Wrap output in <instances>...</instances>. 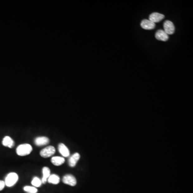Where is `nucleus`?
I'll use <instances>...</instances> for the list:
<instances>
[{"label": "nucleus", "mask_w": 193, "mask_h": 193, "mask_svg": "<svg viewBox=\"0 0 193 193\" xmlns=\"http://www.w3.org/2000/svg\"><path fill=\"white\" fill-rule=\"evenodd\" d=\"M32 151V147L29 144L19 145L16 149V153L18 156H25L30 154Z\"/></svg>", "instance_id": "1"}, {"label": "nucleus", "mask_w": 193, "mask_h": 193, "mask_svg": "<svg viewBox=\"0 0 193 193\" xmlns=\"http://www.w3.org/2000/svg\"><path fill=\"white\" fill-rule=\"evenodd\" d=\"M18 180V176L17 174L14 172L10 173L8 174V175L6 177L5 179V185L7 187H10L15 185L16 183L17 182Z\"/></svg>", "instance_id": "2"}, {"label": "nucleus", "mask_w": 193, "mask_h": 193, "mask_svg": "<svg viewBox=\"0 0 193 193\" xmlns=\"http://www.w3.org/2000/svg\"><path fill=\"white\" fill-rule=\"evenodd\" d=\"M55 153V149L53 146H48L41 151L40 154L43 158H48L52 156Z\"/></svg>", "instance_id": "3"}, {"label": "nucleus", "mask_w": 193, "mask_h": 193, "mask_svg": "<svg viewBox=\"0 0 193 193\" xmlns=\"http://www.w3.org/2000/svg\"><path fill=\"white\" fill-rule=\"evenodd\" d=\"M164 32L167 35H173L175 32V27L173 23L170 21H166L164 23Z\"/></svg>", "instance_id": "4"}, {"label": "nucleus", "mask_w": 193, "mask_h": 193, "mask_svg": "<svg viewBox=\"0 0 193 193\" xmlns=\"http://www.w3.org/2000/svg\"><path fill=\"white\" fill-rule=\"evenodd\" d=\"M62 181L64 184H67L71 186H75L77 183V181L74 176L72 174H67L64 176Z\"/></svg>", "instance_id": "5"}, {"label": "nucleus", "mask_w": 193, "mask_h": 193, "mask_svg": "<svg viewBox=\"0 0 193 193\" xmlns=\"http://www.w3.org/2000/svg\"><path fill=\"white\" fill-rule=\"evenodd\" d=\"M141 27L144 30H150L155 28L156 25L154 23L150 21L149 19H143L141 23Z\"/></svg>", "instance_id": "6"}, {"label": "nucleus", "mask_w": 193, "mask_h": 193, "mask_svg": "<svg viewBox=\"0 0 193 193\" xmlns=\"http://www.w3.org/2000/svg\"><path fill=\"white\" fill-rule=\"evenodd\" d=\"M164 17L165 16L162 14H159L158 12H153V14H151L149 16V20L155 24L162 21Z\"/></svg>", "instance_id": "7"}, {"label": "nucleus", "mask_w": 193, "mask_h": 193, "mask_svg": "<svg viewBox=\"0 0 193 193\" xmlns=\"http://www.w3.org/2000/svg\"><path fill=\"white\" fill-rule=\"evenodd\" d=\"M155 38L158 40L166 41L168 40V35L162 30H159L155 34Z\"/></svg>", "instance_id": "8"}, {"label": "nucleus", "mask_w": 193, "mask_h": 193, "mask_svg": "<svg viewBox=\"0 0 193 193\" xmlns=\"http://www.w3.org/2000/svg\"><path fill=\"white\" fill-rule=\"evenodd\" d=\"M59 151L60 153V154L62 155V156L64 157H67L69 156L70 152L69 149H68L67 147H66L65 145L63 143H60L58 147Z\"/></svg>", "instance_id": "9"}, {"label": "nucleus", "mask_w": 193, "mask_h": 193, "mask_svg": "<svg viewBox=\"0 0 193 193\" xmlns=\"http://www.w3.org/2000/svg\"><path fill=\"white\" fill-rule=\"evenodd\" d=\"M49 142V139L48 137L42 136L38 137L35 139V143L37 146H43L47 144Z\"/></svg>", "instance_id": "10"}, {"label": "nucleus", "mask_w": 193, "mask_h": 193, "mask_svg": "<svg viewBox=\"0 0 193 193\" xmlns=\"http://www.w3.org/2000/svg\"><path fill=\"white\" fill-rule=\"evenodd\" d=\"M2 144L4 147H8L9 148H12L15 145L14 140L9 136H5L2 141Z\"/></svg>", "instance_id": "11"}, {"label": "nucleus", "mask_w": 193, "mask_h": 193, "mask_svg": "<svg viewBox=\"0 0 193 193\" xmlns=\"http://www.w3.org/2000/svg\"><path fill=\"white\" fill-rule=\"evenodd\" d=\"M80 158V154L78 153H75L73 155H72L71 157L69 159V165L70 167H73L76 166L77 162Z\"/></svg>", "instance_id": "12"}, {"label": "nucleus", "mask_w": 193, "mask_h": 193, "mask_svg": "<svg viewBox=\"0 0 193 193\" xmlns=\"http://www.w3.org/2000/svg\"><path fill=\"white\" fill-rule=\"evenodd\" d=\"M65 162L64 158L61 157H53L51 159V162L55 166H60Z\"/></svg>", "instance_id": "13"}, {"label": "nucleus", "mask_w": 193, "mask_h": 193, "mask_svg": "<svg viewBox=\"0 0 193 193\" xmlns=\"http://www.w3.org/2000/svg\"><path fill=\"white\" fill-rule=\"evenodd\" d=\"M43 177L41 180V182L43 183H45L47 181L48 178L50 175V171L49 168L47 167H44L43 168Z\"/></svg>", "instance_id": "14"}, {"label": "nucleus", "mask_w": 193, "mask_h": 193, "mask_svg": "<svg viewBox=\"0 0 193 193\" xmlns=\"http://www.w3.org/2000/svg\"><path fill=\"white\" fill-rule=\"evenodd\" d=\"M60 177L56 174H52L50 175V176L49 177V178L47 179L49 183H52V184H54V185H57L58 183H59L60 182Z\"/></svg>", "instance_id": "15"}, {"label": "nucleus", "mask_w": 193, "mask_h": 193, "mask_svg": "<svg viewBox=\"0 0 193 193\" xmlns=\"http://www.w3.org/2000/svg\"><path fill=\"white\" fill-rule=\"evenodd\" d=\"M31 183L35 187H39L41 185L42 182H41V180L38 177H34Z\"/></svg>", "instance_id": "16"}, {"label": "nucleus", "mask_w": 193, "mask_h": 193, "mask_svg": "<svg viewBox=\"0 0 193 193\" xmlns=\"http://www.w3.org/2000/svg\"><path fill=\"white\" fill-rule=\"evenodd\" d=\"M24 190L28 193H37L38 191L36 188L31 186H25L24 187Z\"/></svg>", "instance_id": "17"}, {"label": "nucleus", "mask_w": 193, "mask_h": 193, "mask_svg": "<svg viewBox=\"0 0 193 193\" xmlns=\"http://www.w3.org/2000/svg\"><path fill=\"white\" fill-rule=\"evenodd\" d=\"M5 182L2 180H0V191H2L5 187Z\"/></svg>", "instance_id": "18"}]
</instances>
